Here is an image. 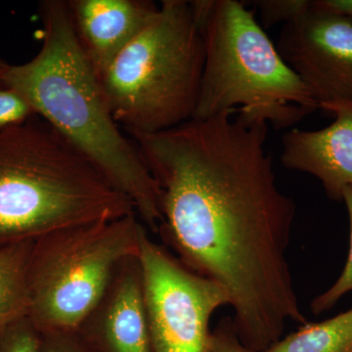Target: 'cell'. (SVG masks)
Wrapping results in <instances>:
<instances>
[{
    "label": "cell",
    "instance_id": "obj_12",
    "mask_svg": "<svg viewBox=\"0 0 352 352\" xmlns=\"http://www.w3.org/2000/svg\"><path fill=\"white\" fill-rule=\"evenodd\" d=\"M34 241L0 248V332L28 315V271Z\"/></svg>",
    "mask_w": 352,
    "mask_h": 352
},
{
    "label": "cell",
    "instance_id": "obj_18",
    "mask_svg": "<svg viewBox=\"0 0 352 352\" xmlns=\"http://www.w3.org/2000/svg\"><path fill=\"white\" fill-rule=\"evenodd\" d=\"M38 352H97L78 331L41 333Z\"/></svg>",
    "mask_w": 352,
    "mask_h": 352
},
{
    "label": "cell",
    "instance_id": "obj_3",
    "mask_svg": "<svg viewBox=\"0 0 352 352\" xmlns=\"http://www.w3.org/2000/svg\"><path fill=\"white\" fill-rule=\"evenodd\" d=\"M133 212L131 199L41 117L0 132V248Z\"/></svg>",
    "mask_w": 352,
    "mask_h": 352
},
{
    "label": "cell",
    "instance_id": "obj_7",
    "mask_svg": "<svg viewBox=\"0 0 352 352\" xmlns=\"http://www.w3.org/2000/svg\"><path fill=\"white\" fill-rule=\"evenodd\" d=\"M139 261L154 352H208L210 321L230 305L226 289L190 270L162 245L140 240Z\"/></svg>",
    "mask_w": 352,
    "mask_h": 352
},
{
    "label": "cell",
    "instance_id": "obj_13",
    "mask_svg": "<svg viewBox=\"0 0 352 352\" xmlns=\"http://www.w3.org/2000/svg\"><path fill=\"white\" fill-rule=\"evenodd\" d=\"M263 352H352V308L328 320L307 322Z\"/></svg>",
    "mask_w": 352,
    "mask_h": 352
},
{
    "label": "cell",
    "instance_id": "obj_16",
    "mask_svg": "<svg viewBox=\"0 0 352 352\" xmlns=\"http://www.w3.org/2000/svg\"><path fill=\"white\" fill-rule=\"evenodd\" d=\"M41 333L28 316L18 319L0 332V352H38Z\"/></svg>",
    "mask_w": 352,
    "mask_h": 352
},
{
    "label": "cell",
    "instance_id": "obj_14",
    "mask_svg": "<svg viewBox=\"0 0 352 352\" xmlns=\"http://www.w3.org/2000/svg\"><path fill=\"white\" fill-rule=\"evenodd\" d=\"M342 201L346 204L349 212V226H351V241H349V252L346 265L339 278L324 293L314 298L310 305L311 311L319 315L332 309L338 302L347 294L352 292V187H347L342 195Z\"/></svg>",
    "mask_w": 352,
    "mask_h": 352
},
{
    "label": "cell",
    "instance_id": "obj_6",
    "mask_svg": "<svg viewBox=\"0 0 352 352\" xmlns=\"http://www.w3.org/2000/svg\"><path fill=\"white\" fill-rule=\"evenodd\" d=\"M146 227L135 212L61 229L34 240L28 318L41 333L76 331L122 261L139 256Z\"/></svg>",
    "mask_w": 352,
    "mask_h": 352
},
{
    "label": "cell",
    "instance_id": "obj_9",
    "mask_svg": "<svg viewBox=\"0 0 352 352\" xmlns=\"http://www.w3.org/2000/svg\"><path fill=\"white\" fill-rule=\"evenodd\" d=\"M76 331L97 352H154L139 256L120 263L101 300Z\"/></svg>",
    "mask_w": 352,
    "mask_h": 352
},
{
    "label": "cell",
    "instance_id": "obj_21",
    "mask_svg": "<svg viewBox=\"0 0 352 352\" xmlns=\"http://www.w3.org/2000/svg\"><path fill=\"white\" fill-rule=\"evenodd\" d=\"M7 65H8V63H6V61H3V60L0 59V75H1L2 72H3L4 69H6Z\"/></svg>",
    "mask_w": 352,
    "mask_h": 352
},
{
    "label": "cell",
    "instance_id": "obj_17",
    "mask_svg": "<svg viewBox=\"0 0 352 352\" xmlns=\"http://www.w3.org/2000/svg\"><path fill=\"white\" fill-rule=\"evenodd\" d=\"M258 7L261 24L265 29L287 23L302 15L310 7V0H258Z\"/></svg>",
    "mask_w": 352,
    "mask_h": 352
},
{
    "label": "cell",
    "instance_id": "obj_19",
    "mask_svg": "<svg viewBox=\"0 0 352 352\" xmlns=\"http://www.w3.org/2000/svg\"><path fill=\"white\" fill-rule=\"evenodd\" d=\"M208 352H252L241 342L231 317H223L210 335Z\"/></svg>",
    "mask_w": 352,
    "mask_h": 352
},
{
    "label": "cell",
    "instance_id": "obj_15",
    "mask_svg": "<svg viewBox=\"0 0 352 352\" xmlns=\"http://www.w3.org/2000/svg\"><path fill=\"white\" fill-rule=\"evenodd\" d=\"M39 117L20 92L0 82V132L21 126Z\"/></svg>",
    "mask_w": 352,
    "mask_h": 352
},
{
    "label": "cell",
    "instance_id": "obj_20",
    "mask_svg": "<svg viewBox=\"0 0 352 352\" xmlns=\"http://www.w3.org/2000/svg\"><path fill=\"white\" fill-rule=\"evenodd\" d=\"M315 7L352 23V0H314Z\"/></svg>",
    "mask_w": 352,
    "mask_h": 352
},
{
    "label": "cell",
    "instance_id": "obj_1",
    "mask_svg": "<svg viewBox=\"0 0 352 352\" xmlns=\"http://www.w3.org/2000/svg\"><path fill=\"white\" fill-rule=\"evenodd\" d=\"M236 110L132 136L162 192L159 232L187 268L226 289L243 344L263 352L305 325L288 251L293 198L266 152L267 122Z\"/></svg>",
    "mask_w": 352,
    "mask_h": 352
},
{
    "label": "cell",
    "instance_id": "obj_2",
    "mask_svg": "<svg viewBox=\"0 0 352 352\" xmlns=\"http://www.w3.org/2000/svg\"><path fill=\"white\" fill-rule=\"evenodd\" d=\"M38 14L41 50L27 63L7 65L0 82L20 92L41 119L131 199L146 226L159 232L161 189L136 145L120 131L76 38L66 1H41Z\"/></svg>",
    "mask_w": 352,
    "mask_h": 352
},
{
    "label": "cell",
    "instance_id": "obj_5",
    "mask_svg": "<svg viewBox=\"0 0 352 352\" xmlns=\"http://www.w3.org/2000/svg\"><path fill=\"white\" fill-rule=\"evenodd\" d=\"M205 62L203 34L190 1L164 0L149 27L98 76L116 122L134 135L193 119Z\"/></svg>",
    "mask_w": 352,
    "mask_h": 352
},
{
    "label": "cell",
    "instance_id": "obj_8",
    "mask_svg": "<svg viewBox=\"0 0 352 352\" xmlns=\"http://www.w3.org/2000/svg\"><path fill=\"white\" fill-rule=\"evenodd\" d=\"M277 50L302 80L318 109L352 101V23L310 7L283 25Z\"/></svg>",
    "mask_w": 352,
    "mask_h": 352
},
{
    "label": "cell",
    "instance_id": "obj_10",
    "mask_svg": "<svg viewBox=\"0 0 352 352\" xmlns=\"http://www.w3.org/2000/svg\"><path fill=\"white\" fill-rule=\"evenodd\" d=\"M335 118L319 131L292 129L282 138L280 161L285 168L314 175L331 200L342 201L352 187V101L320 107Z\"/></svg>",
    "mask_w": 352,
    "mask_h": 352
},
{
    "label": "cell",
    "instance_id": "obj_11",
    "mask_svg": "<svg viewBox=\"0 0 352 352\" xmlns=\"http://www.w3.org/2000/svg\"><path fill=\"white\" fill-rule=\"evenodd\" d=\"M66 3L76 38L97 78L160 13V6L148 0H69Z\"/></svg>",
    "mask_w": 352,
    "mask_h": 352
},
{
    "label": "cell",
    "instance_id": "obj_4",
    "mask_svg": "<svg viewBox=\"0 0 352 352\" xmlns=\"http://www.w3.org/2000/svg\"><path fill=\"white\" fill-rule=\"evenodd\" d=\"M203 34L205 62L193 119L236 110L288 129L318 109L254 14L237 0L190 1Z\"/></svg>",
    "mask_w": 352,
    "mask_h": 352
}]
</instances>
